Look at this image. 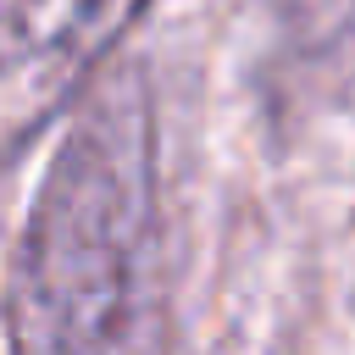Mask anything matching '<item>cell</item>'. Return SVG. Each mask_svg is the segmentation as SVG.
Wrapping results in <instances>:
<instances>
[{
	"mask_svg": "<svg viewBox=\"0 0 355 355\" xmlns=\"http://www.w3.org/2000/svg\"><path fill=\"white\" fill-rule=\"evenodd\" d=\"M17 355H139L150 338V161L139 116L83 122L28 227Z\"/></svg>",
	"mask_w": 355,
	"mask_h": 355,
	"instance_id": "6da1fadb",
	"label": "cell"
},
{
	"mask_svg": "<svg viewBox=\"0 0 355 355\" xmlns=\"http://www.w3.org/2000/svg\"><path fill=\"white\" fill-rule=\"evenodd\" d=\"M150 0H0V122L22 150L122 44Z\"/></svg>",
	"mask_w": 355,
	"mask_h": 355,
	"instance_id": "7a4b0ae2",
	"label": "cell"
}]
</instances>
